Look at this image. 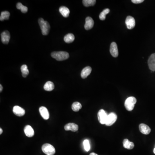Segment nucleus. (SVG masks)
Returning a JSON list of instances; mask_svg holds the SVG:
<instances>
[{"mask_svg":"<svg viewBox=\"0 0 155 155\" xmlns=\"http://www.w3.org/2000/svg\"><path fill=\"white\" fill-rule=\"evenodd\" d=\"M82 107V104L78 102H75L72 104V109L74 112H78Z\"/></svg>","mask_w":155,"mask_h":155,"instance_id":"nucleus-22","label":"nucleus"},{"mask_svg":"<svg viewBox=\"0 0 155 155\" xmlns=\"http://www.w3.org/2000/svg\"><path fill=\"white\" fill-rule=\"evenodd\" d=\"M153 152H154V154H155V147L154 148V150H153Z\"/></svg>","mask_w":155,"mask_h":155,"instance_id":"nucleus-33","label":"nucleus"},{"mask_svg":"<svg viewBox=\"0 0 155 155\" xmlns=\"http://www.w3.org/2000/svg\"><path fill=\"white\" fill-rule=\"evenodd\" d=\"M74 40V36L73 34L69 33L67 34L64 38V40L65 42L67 43H71Z\"/></svg>","mask_w":155,"mask_h":155,"instance_id":"nucleus-21","label":"nucleus"},{"mask_svg":"<svg viewBox=\"0 0 155 155\" xmlns=\"http://www.w3.org/2000/svg\"><path fill=\"white\" fill-rule=\"evenodd\" d=\"M92 71L91 67L87 66L84 68L81 72V76L83 79H85L90 74Z\"/></svg>","mask_w":155,"mask_h":155,"instance_id":"nucleus-17","label":"nucleus"},{"mask_svg":"<svg viewBox=\"0 0 155 155\" xmlns=\"http://www.w3.org/2000/svg\"><path fill=\"white\" fill-rule=\"evenodd\" d=\"M117 119V115L115 113H110L109 115H108L105 124L107 126L112 125L116 121Z\"/></svg>","mask_w":155,"mask_h":155,"instance_id":"nucleus-5","label":"nucleus"},{"mask_svg":"<svg viewBox=\"0 0 155 155\" xmlns=\"http://www.w3.org/2000/svg\"><path fill=\"white\" fill-rule=\"evenodd\" d=\"M39 110L41 116L44 119L48 120L49 118V113L45 107H41L39 108Z\"/></svg>","mask_w":155,"mask_h":155,"instance_id":"nucleus-14","label":"nucleus"},{"mask_svg":"<svg viewBox=\"0 0 155 155\" xmlns=\"http://www.w3.org/2000/svg\"><path fill=\"white\" fill-rule=\"evenodd\" d=\"M90 155H97V154H96V153H95V152H92V153H91L90 154Z\"/></svg>","mask_w":155,"mask_h":155,"instance_id":"nucleus-31","label":"nucleus"},{"mask_svg":"<svg viewBox=\"0 0 155 155\" xmlns=\"http://www.w3.org/2000/svg\"><path fill=\"white\" fill-rule=\"evenodd\" d=\"M38 23L42 30V34L44 36L48 35L50 30V25L47 21H45L43 18H39Z\"/></svg>","mask_w":155,"mask_h":155,"instance_id":"nucleus-1","label":"nucleus"},{"mask_svg":"<svg viewBox=\"0 0 155 155\" xmlns=\"http://www.w3.org/2000/svg\"><path fill=\"white\" fill-rule=\"evenodd\" d=\"M42 150L47 155H54L55 153L54 147L49 144H45L42 146Z\"/></svg>","mask_w":155,"mask_h":155,"instance_id":"nucleus-4","label":"nucleus"},{"mask_svg":"<svg viewBox=\"0 0 155 155\" xmlns=\"http://www.w3.org/2000/svg\"><path fill=\"white\" fill-rule=\"evenodd\" d=\"M10 13L7 11H5L1 12V17H0V20L1 21H4V20H7L9 19L10 17Z\"/></svg>","mask_w":155,"mask_h":155,"instance_id":"nucleus-24","label":"nucleus"},{"mask_svg":"<svg viewBox=\"0 0 155 155\" xmlns=\"http://www.w3.org/2000/svg\"><path fill=\"white\" fill-rule=\"evenodd\" d=\"M144 0H132V1L133 3L136 4H140L144 2Z\"/></svg>","mask_w":155,"mask_h":155,"instance_id":"nucleus-29","label":"nucleus"},{"mask_svg":"<svg viewBox=\"0 0 155 155\" xmlns=\"http://www.w3.org/2000/svg\"><path fill=\"white\" fill-rule=\"evenodd\" d=\"M1 41L4 44H7L9 42L11 35L10 32L7 31L3 32L1 34Z\"/></svg>","mask_w":155,"mask_h":155,"instance_id":"nucleus-9","label":"nucleus"},{"mask_svg":"<svg viewBox=\"0 0 155 155\" xmlns=\"http://www.w3.org/2000/svg\"><path fill=\"white\" fill-rule=\"evenodd\" d=\"M123 146L124 148L128 150H132L133 149L134 146V144L133 142L129 141L127 139H125L123 141Z\"/></svg>","mask_w":155,"mask_h":155,"instance_id":"nucleus-18","label":"nucleus"},{"mask_svg":"<svg viewBox=\"0 0 155 155\" xmlns=\"http://www.w3.org/2000/svg\"><path fill=\"white\" fill-rule=\"evenodd\" d=\"M64 129L66 131H71L73 132H75L78 130L79 126L74 123H69L65 126Z\"/></svg>","mask_w":155,"mask_h":155,"instance_id":"nucleus-13","label":"nucleus"},{"mask_svg":"<svg viewBox=\"0 0 155 155\" xmlns=\"http://www.w3.org/2000/svg\"><path fill=\"white\" fill-rule=\"evenodd\" d=\"M149 68L151 71H155V53L150 56L148 61Z\"/></svg>","mask_w":155,"mask_h":155,"instance_id":"nucleus-10","label":"nucleus"},{"mask_svg":"<svg viewBox=\"0 0 155 155\" xmlns=\"http://www.w3.org/2000/svg\"><path fill=\"white\" fill-rule=\"evenodd\" d=\"M44 89L46 91H50L54 89V85L52 82L48 81L47 82L44 86Z\"/></svg>","mask_w":155,"mask_h":155,"instance_id":"nucleus-20","label":"nucleus"},{"mask_svg":"<svg viewBox=\"0 0 155 155\" xmlns=\"http://www.w3.org/2000/svg\"><path fill=\"white\" fill-rule=\"evenodd\" d=\"M94 25V21L93 19L91 17H87L85 19V28L87 30H91L93 28Z\"/></svg>","mask_w":155,"mask_h":155,"instance_id":"nucleus-15","label":"nucleus"},{"mask_svg":"<svg viewBox=\"0 0 155 155\" xmlns=\"http://www.w3.org/2000/svg\"><path fill=\"white\" fill-rule=\"evenodd\" d=\"M108 115L103 109H101L98 112L97 114L98 121L101 124H105Z\"/></svg>","mask_w":155,"mask_h":155,"instance_id":"nucleus-6","label":"nucleus"},{"mask_svg":"<svg viewBox=\"0 0 155 155\" xmlns=\"http://www.w3.org/2000/svg\"><path fill=\"white\" fill-rule=\"evenodd\" d=\"M25 134V135L28 137H32L34 135V131L33 128H32L31 126L29 125H27L25 126V127L24 129Z\"/></svg>","mask_w":155,"mask_h":155,"instance_id":"nucleus-16","label":"nucleus"},{"mask_svg":"<svg viewBox=\"0 0 155 155\" xmlns=\"http://www.w3.org/2000/svg\"><path fill=\"white\" fill-rule=\"evenodd\" d=\"M13 113L18 116H23L25 114V111L23 109L19 106H15L13 108Z\"/></svg>","mask_w":155,"mask_h":155,"instance_id":"nucleus-11","label":"nucleus"},{"mask_svg":"<svg viewBox=\"0 0 155 155\" xmlns=\"http://www.w3.org/2000/svg\"><path fill=\"white\" fill-rule=\"evenodd\" d=\"M109 12H110V10L109 9H104L101 13H100V15H99V18H100V19L101 20H104L106 19V15L108 14V13H109Z\"/></svg>","mask_w":155,"mask_h":155,"instance_id":"nucleus-26","label":"nucleus"},{"mask_svg":"<svg viewBox=\"0 0 155 155\" xmlns=\"http://www.w3.org/2000/svg\"><path fill=\"white\" fill-rule=\"evenodd\" d=\"M17 8L18 10H21V12L23 13H26L28 11V7L23 5L21 3H18L17 4Z\"/></svg>","mask_w":155,"mask_h":155,"instance_id":"nucleus-27","label":"nucleus"},{"mask_svg":"<svg viewBox=\"0 0 155 155\" xmlns=\"http://www.w3.org/2000/svg\"><path fill=\"white\" fill-rule=\"evenodd\" d=\"M125 24L127 29L129 30H132L135 27V19L132 17L130 16H128L126 19Z\"/></svg>","mask_w":155,"mask_h":155,"instance_id":"nucleus-7","label":"nucleus"},{"mask_svg":"<svg viewBox=\"0 0 155 155\" xmlns=\"http://www.w3.org/2000/svg\"><path fill=\"white\" fill-rule=\"evenodd\" d=\"M110 52L112 56L114 57H117L119 55L118 47L116 43L112 42L110 45Z\"/></svg>","mask_w":155,"mask_h":155,"instance_id":"nucleus-8","label":"nucleus"},{"mask_svg":"<svg viewBox=\"0 0 155 155\" xmlns=\"http://www.w3.org/2000/svg\"><path fill=\"white\" fill-rule=\"evenodd\" d=\"M0 131H1V132H0V134H1L2 133V132H3V130H2V128H0Z\"/></svg>","mask_w":155,"mask_h":155,"instance_id":"nucleus-32","label":"nucleus"},{"mask_svg":"<svg viewBox=\"0 0 155 155\" xmlns=\"http://www.w3.org/2000/svg\"><path fill=\"white\" fill-rule=\"evenodd\" d=\"M83 1L84 5L86 7L93 6L95 5L96 2L95 0H83Z\"/></svg>","mask_w":155,"mask_h":155,"instance_id":"nucleus-25","label":"nucleus"},{"mask_svg":"<svg viewBox=\"0 0 155 155\" xmlns=\"http://www.w3.org/2000/svg\"><path fill=\"white\" fill-rule=\"evenodd\" d=\"M0 87H1V89H0V92H1V91H2V90H3V87H2L1 85H0Z\"/></svg>","mask_w":155,"mask_h":155,"instance_id":"nucleus-30","label":"nucleus"},{"mask_svg":"<svg viewBox=\"0 0 155 155\" xmlns=\"http://www.w3.org/2000/svg\"><path fill=\"white\" fill-rule=\"evenodd\" d=\"M139 128L140 131L143 134L147 135V134H149L150 133V128L146 124H143V123L140 124L139 125Z\"/></svg>","mask_w":155,"mask_h":155,"instance_id":"nucleus-12","label":"nucleus"},{"mask_svg":"<svg viewBox=\"0 0 155 155\" xmlns=\"http://www.w3.org/2000/svg\"><path fill=\"white\" fill-rule=\"evenodd\" d=\"M83 145L85 150L87 152L89 151L90 149V145L89 140H85L84 141Z\"/></svg>","mask_w":155,"mask_h":155,"instance_id":"nucleus-28","label":"nucleus"},{"mask_svg":"<svg viewBox=\"0 0 155 155\" xmlns=\"http://www.w3.org/2000/svg\"><path fill=\"white\" fill-rule=\"evenodd\" d=\"M21 71L22 72V76L24 78H25L29 74V70L28 69L27 65H23L21 67Z\"/></svg>","mask_w":155,"mask_h":155,"instance_id":"nucleus-23","label":"nucleus"},{"mask_svg":"<svg viewBox=\"0 0 155 155\" xmlns=\"http://www.w3.org/2000/svg\"><path fill=\"white\" fill-rule=\"evenodd\" d=\"M59 11L61 14L64 17L67 18L69 16L70 11L67 7L65 6H62L60 7Z\"/></svg>","mask_w":155,"mask_h":155,"instance_id":"nucleus-19","label":"nucleus"},{"mask_svg":"<svg viewBox=\"0 0 155 155\" xmlns=\"http://www.w3.org/2000/svg\"><path fill=\"white\" fill-rule=\"evenodd\" d=\"M137 102L136 98L133 97H130L126 100L125 106L126 109L129 111H131L134 109V105Z\"/></svg>","mask_w":155,"mask_h":155,"instance_id":"nucleus-3","label":"nucleus"},{"mask_svg":"<svg viewBox=\"0 0 155 155\" xmlns=\"http://www.w3.org/2000/svg\"><path fill=\"white\" fill-rule=\"evenodd\" d=\"M51 56L57 61H63L67 60L69 58V54L65 51H58V52H52L51 54Z\"/></svg>","mask_w":155,"mask_h":155,"instance_id":"nucleus-2","label":"nucleus"}]
</instances>
